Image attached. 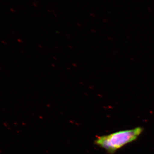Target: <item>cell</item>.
I'll return each mask as SVG.
<instances>
[{"label":"cell","mask_w":154,"mask_h":154,"mask_svg":"<svg viewBox=\"0 0 154 154\" xmlns=\"http://www.w3.org/2000/svg\"><path fill=\"white\" fill-rule=\"evenodd\" d=\"M143 131V128L140 127L120 131L99 137L95 140V143L105 150L108 154H113L125 146L136 140Z\"/></svg>","instance_id":"6da1fadb"}]
</instances>
